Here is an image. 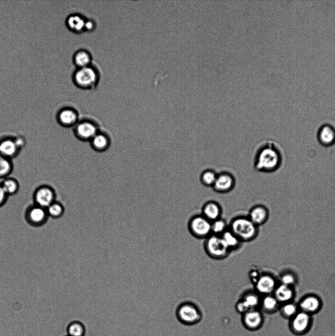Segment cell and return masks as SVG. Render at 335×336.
Returning <instances> with one entry per match:
<instances>
[{
    "label": "cell",
    "mask_w": 335,
    "mask_h": 336,
    "mask_svg": "<svg viewBox=\"0 0 335 336\" xmlns=\"http://www.w3.org/2000/svg\"><path fill=\"white\" fill-rule=\"evenodd\" d=\"M13 169L12 160L0 154V180L10 176Z\"/></svg>",
    "instance_id": "obj_28"
},
{
    "label": "cell",
    "mask_w": 335,
    "mask_h": 336,
    "mask_svg": "<svg viewBox=\"0 0 335 336\" xmlns=\"http://www.w3.org/2000/svg\"><path fill=\"white\" fill-rule=\"evenodd\" d=\"M14 140L18 148L22 151L26 145V140L22 135L14 136Z\"/></svg>",
    "instance_id": "obj_37"
},
{
    "label": "cell",
    "mask_w": 335,
    "mask_h": 336,
    "mask_svg": "<svg viewBox=\"0 0 335 336\" xmlns=\"http://www.w3.org/2000/svg\"><path fill=\"white\" fill-rule=\"evenodd\" d=\"M21 151L16 144L14 136H5L0 139V154L12 160Z\"/></svg>",
    "instance_id": "obj_16"
},
{
    "label": "cell",
    "mask_w": 335,
    "mask_h": 336,
    "mask_svg": "<svg viewBox=\"0 0 335 336\" xmlns=\"http://www.w3.org/2000/svg\"><path fill=\"white\" fill-rule=\"evenodd\" d=\"M49 217L45 208L34 204L28 206L25 212V218L27 222L34 227L44 225Z\"/></svg>",
    "instance_id": "obj_10"
},
{
    "label": "cell",
    "mask_w": 335,
    "mask_h": 336,
    "mask_svg": "<svg viewBox=\"0 0 335 336\" xmlns=\"http://www.w3.org/2000/svg\"><path fill=\"white\" fill-rule=\"evenodd\" d=\"M279 303L274 295H267L261 297L259 309L262 312L272 314L279 309Z\"/></svg>",
    "instance_id": "obj_24"
},
{
    "label": "cell",
    "mask_w": 335,
    "mask_h": 336,
    "mask_svg": "<svg viewBox=\"0 0 335 336\" xmlns=\"http://www.w3.org/2000/svg\"><path fill=\"white\" fill-rule=\"evenodd\" d=\"M228 229L243 242L254 240L258 234V227L248 216L239 215L230 221Z\"/></svg>",
    "instance_id": "obj_2"
},
{
    "label": "cell",
    "mask_w": 335,
    "mask_h": 336,
    "mask_svg": "<svg viewBox=\"0 0 335 336\" xmlns=\"http://www.w3.org/2000/svg\"><path fill=\"white\" fill-rule=\"evenodd\" d=\"M222 208L221 205L214 200H209L203 205L201 214L211 222L221 218Z\"/></svg>",
    "instance_id": "obj_18"
},
{
    "label": "cell",
    "mask_w": 335,
    "mask_h": 336,
    "mask_svg": "<svg viewBox=\"0 0 335 336\" xmlns=\"http://www.w3.org/2000/svg\"><path fill=\"white\" fill-rule=\"evenodd\" d=\"M56 190L48 184H41L37 186L32 195L33 204L45 209L56 200Z\"/></svg>",
    "instance_id": "obj_9"
},
{
    "label": "cell",
    "mask_w": 335,
    "mask_h": 336,
    "mask_svg": "<svg viewBox=\"0 0 335 336\" xmlns=\"http://www.w3.org/2000/svg\"><path fill=\"white\" fill-rule=\"evenodd\" d=\"M281 284L290 287L295 282L294 276L291 274H285L281 278Z\"/></svg>",
    "instance_id": "obj_34"
},
{
    "label": "cell",
    "mask_w": 335,
    "mask_h": 336,
    "mask_svg": "<svg viewBox=\"0 0 335 336\" xmlns=\"http://www.w3.org/2000/svg\"><path fill=\"white\" fill-rule=\"evenodd\" d=\"M204 249L211 258L221 260L227 257L231 251L220 236L211 234L205 239Z\"/></svg>",
    "instance_id": "obj_6"
},
{
    "label": "cell",
    "mask_w": 335,
    "mask_h": 336,
    "mask_svg": "<svg viewBox=\"0 0 335 336\" xmlns=\"http://www.w3.org/2000/svg\"><path fill=\"white\" fill-rule=\"evenodd\" d=\"M274 296L279 303L283 304L291 302L293 292L291 287L281 284L275 288Z\"/></svg>",
    "instance_id": "obj_25"
},
{
    "label": "cell",
    "mask_w": 335,
    "mask_h": 336,
    "mask_svg": "<svg viewBox=\"0 0 335 336\" xmlns=\"http://www.w3.org/2000/svg\"><path fill=\"white\" fill-rule=\"evenodd\" d=\"M235 308L236 311L241 315L250 310L246 305L240 299L236 303Z\"/></svg>",
    "instance_id": "obj_36"
},
{
    "label": "cell",
    "mask_w": 335,
    "mask_h": 336,
    "mask_svg": "<svg viewBox=\"0 0 335 336\" xmlns=\"http://www.w3.org/2000/svg\"><path fill=\"white\" fill-rule=\"evenodd\" d=\"M240 299L250 310L259 309L261 297L255 290H249L245 292L241 295Z\"/></svg>",
    "instance_id": "obj_23"
},
{
    "label": "cell",
    "mask_w": 335,
    "mask_h": 336,
    "mask_svg": "<svg viewBox=\"0 0 335 336\" xmlns=\"http://www.w3.org/2000/svg\"><path fill=\"white\" fill-rule=\"evenodd\" d=\"M236 185V180L231 173L223 171L218 173L215 183L212 187L214 191L225 194L231 191Z\"/></svg>",
    "instance_id": "obj_13"
},
{
    "label": "cell",
    "mask_w": 335,
    "mask_h": 336,
    "mask_svg": "<svg viewBox=\"0 0 335 336\" xmlns=\"http://www.w3.org/2000/svg\"><path fill=\"white\" fill-rule=\"evenodd\" d=\"M68 336V335H66V336Z\"/></svg>",
    "instance_id": "obj_40"
},
{
    "label": "cell",
    "mask_w": 335,
    "mask_h": 336,
    "mask_svg": "<svg viewBox=\"0 0 335 336\" xmlns=\"http://www.w3.org/2000/svg\"><path fill=\"white\" fill-rule=\"evenodd\" d=\"M217 175L218 173L214 169H206L201 173L199 180L203 185L212 187L215 183Z\"/></svg>",
    "instance_id": "obj_29"
},
{
    "label": "cell",
    "mask_w": 335,
    "mask_h": 336,
    "mask_svg": "<svg viewBox=\"0 0 335 336\" xmlns=\"http://www.w3.org/2000/svg\"><path fill=\"white\" fill-rule=\"evenodd\" d=\"M85 328L83 323L79 321H73L69 323L66 329L69 336H84Z\"/></svg>",
    "instance_id": "obj_30"
},
{
    "label": "cell",
    "mask_w": 335,
    "mask_h": 336,
    "mask_svg": "<svg viewBox=\"0 0 335 336\" xmlns=\"http://www.w3.org/2000/svg\"><path fill=\"white\" fill-rule=\"evenodd\" d=\"M46 209L49 217L55 219L61 217L65 211L63 205L57 200L54 201Z\"/></svg>",
    "instance_id": "obj_31"
},
{
    "label": "cell",
    "mask_w": 335,
    "mask_h": 336,
    "mask_svg": "<svg viewBox=\"0 0 335 336\" xmlns=\"http://www.w3.org/2000/svg\"><path fill=\"white\" fill-rule=\"evenodd\" d=\"M175 314L177 320L186 326L196 325L201 321L203 317L200 307L190 301L180 304L176 309Z\"/></svg>",
    "instance_id": "obj_4"
},
{
    "label": "cell",
    "mask_w": 335,
    "mask_h": 336,
    "mask_svg": "<svg viewBox=\"0 0 335 336\" xmlns=\"http://www.w3.org/2000/svg\"><path fill=\"white\" fill-rule=\"evenodd\" d=\"M282 160L280 148L274 142L267 141L257 149L254 157L253 168L258 172H273L279 168Z\"/></svg>",
    "instance_id": "obj_1"
},
{
    "label": "cell",
    "mask_w": 335,
    "mask_h": 336,
    "mask_svg": "<svg viewBox=\"0 0 335 336\" xmlns=\"http://www.w3.org/2000/svg\"><path fill=\"white\" fill-rule=\"evenodd\" d=\"M8 197L0 183V208L6 203Z\"/></svg>",
    "instance_id": "obj_39"
},
{
    "label": "cell",
    "mask_w": 335,
    "mask_h": 336,
    "mask_svg": "<svg viewBox=\"0 0 335 336\" xmlns=\"http://www.w3.org/2000/svg\"><path fill=\"white\" fill-rule=\"evenodd\" d=\"M241 316V322L243 326L250 331L259 330L264 322L263 312L259 309H251Z\"/></svg>",
    "instance_id": "obj_12"
},
{
    "label": "cell",
    "mask_w": 335,
    "mask_h": 336,
    "mask_svg": "<svg viewBox=\"0 0 335 336\" xmlns=\"http://www.w3.org/2000/svg\"><path fill=\"white\" fill-rule=\"evenodd\" d=\"M190 233L199 239H206L212 234L211 222L201 214L192 216L188 222Z\"/></svg>",
    "instance_id": "obj_7"
},
{
    "label": "cell",
    "mask_w": 335,
    "mask_h": 336,
    "mask_svg": "<svg viewBox=\"0 0 335 336\" xmlns=\"http://www.w3.org/2000/svg\"><path fill=\"white\" fill-rule=\"evenodd\" d=\"M96 28V23L95 21L91 19L86 20L84 26V31L91 32L93 31Z\"/></svg>",
    "instance_id": "obj_38"
},
{
    "label": "cell",
    "mask_w": 335,
    "mask_h": 336,
    "mask_svg": "<svg viewBox=\"0 0 335 336\" xmlns=\"http://www.w3.org/2000/svg\"><path fill=\"white\" fill-rule=\"evenodd\" d=\"M289 321V327L291 333L297 336H302L310 330L313 319L311 315L299 310Z\"/></svg>",
    "instance_id": "obj_8"
},
{
    "label": "cell",
    "mask_w": 335,
    "mask_h": 336,
    "mask_svg": "<svg viewBox=\"0 0 335 336\" xmlns=\"http://www.w3.org/2000/svg\"><path fill=\"white\" fill-rule=\"evenodd\" d=\"M247 216L254 224L258 227L267 221L269 216V212L265 206L258 204L251 208Z\"/></svg>",
    "instance_id": "obj_19"
},
{
    "label": "cell",
    "mask_w": 335,
    "mask_h": 336,
    "mask_svg": "<svg viewBox=\"0 0 335 336\" xmlns=\"http://www.w3.org/2000/svg\"><path fill=\"white\" fill-rule=\"evenodd\" d=\"M72 61L76 68H82L92 64V57L89 51L81 49L74 53Z\"/></svg>",
    "instance_id": "obj_22"
},
{
    "label": "cell",
    "mask_w": 335,
    "mask_h": 336,
    "mask_svg": "<svg viewBox=\"0 0 335 336\" xmlns=\"http://www.w3.org/2000/svg\"><path fill=\"white\" fill-rule=\"evenodd\" d=\"M254 290L260 295H270L275 291L276 283L275 278L267 274H261L253 285Z\"/></svg>",
    "instance_id": "obj_15"
},
{
    "label": "cell",
    "mask_w": 335,
    "mask_h": 336,
    "mask_svg": "<svg viewBox=\"0 0 335 336\" xmlns=\"http://www.w3.org/2000/svg\"><path fill=\"white\" fill-rule=\"evenodd\" d=\"M56 118L57 123L65 128H73L80 119L78 110L71 106L61 107L57 111Z\"/></svg>",
    "instance_id": "obj_11"
},
{
    "label": "cell",
    "mask_w": 335,
    "mask_h": 336,
    "mask_svg": "<svg viewBox=\"0 0 335 336\" xmlns=\"http://www.w3.org/2000/svg\"><path fill=\"white\" fill-rule=\"evenodd\" d=\"M100 77L99 71L93 64L84 67L76 68L72 76L74 85L83 90L94 89L99 83Z\"/></svg>",
    "instance_id": "obj_3"
},
{
    "label": "cell",
    "mask_w": 335,
    "mask_h": 336,
    "mask_svg": "<svg viewBox=\"0 0 335 336\" xmlns=\"http://www.w3.org/2000/svg\"><path fill=\"white\" fill-rule=\"evenodd\" d=\"M220 236L231 251L239 248L242 243L239 238L228 228Z\"/></svg>",
    "instance_id": "obj_27"
},
{
    "label": "cell",
    "mask_w": 335,
    "mask_h": 336,
    "mask_svg": "<svg viewBox=\"0 0 335 336\" xmlns=\"http://www.w3.org/2000/svg\"><path fill=\"white\" fill-rule=\"evenodd\" d=\"M86 19L79 13H72L68 15L65 20L66 27L71 31L80 33L84 31V26Z\"/></svg>",
    "instance_id": "obj_20"
},
{
    "label": "cell",
    "mask_w": 335,
    "mask_h": 336,
    "mask_svg": "<svg viewBox=\"0 0 335 336\" xmlns=\"http://www.w3.org/2000/svg\"><path fill=\"white\" fill-rule=\"evenodd\" d=\"M317 138L323 146L333 145L335 143V129L328 124L322 125L318 131Z\"/></svg>",
    "instance_id": "obj_21"
},
{
    "label": "cell",
    "mask_w": 335,
    "mask_h": 336,
    "mask_svg": "<svg viewBox=\"0 0 335 336\" xmlns=\"http://www.w3.org/2000/svg\"><path fill=\"white\" fill-rule=\"evenodd\" d=\"M89 142L94 151L102 153L110 148L112 144V138L109 133L101 129Z\"/></svg>",
    "instance_id": "obj_14"
},
{
    "label": "cell",
    "mask_w": 335,
    "mask_h": 336,
    "mask_svg": "<svg viewBox=\"0 0 335 336\" xmlns=\"http://www.w3.org/2000/svg\"><path fill=\"white\" fill-rule=\"evenodd\" d=\"M322 303L320 299L315 295H308L304 297L299 304L300 310L311 315L318 312L321 309Z\"/></svg>",
    "instance_id": "obj_17"
},
{
    "label": "cell",
    "mask_w": 335,
    "mask_h": 336,
    "mask_svg": "<svg viewBox=\"0 0 335 336\" xmlns=\"http://www.w3.org/2000/svg\"><path fill=\"white\" fill-rule=\"evenodd\" d=\"M228 228L226 222L222 218L211 222L212 234L221 236Z\"/></svg>",
    "instance_id": "obj_33"
},
{
    "label": "cell",
    "mask_w": 335,
    "mask_h": 336,
    "mask_svg": "<svg viewBox=\"0 0 335 336\" xmlns=\"http://www.w3.org/2000/svg\"><path fill=\"white\" fill-rule=\"evenodd\" d=\"M261 274L256 268H251L249 272V277L253 285L256 283Z\"/></svg>",
    "instance_id": "obj_35"
},
{
    "label": "cell",
    "mask_w": 335,
    "mask_h": 336,
    "mask_svg": "<svg viewBox=\"0 0 335 336\" xmlns=\"http://www.w3.org/2000/svg\"><path fill=\"white\" fill-rule=\"evenodd\" d=\"M0 183L8 196L16 194L19 190V182L10 176L2 180Z\"/></svg>",
    "instance_id": "obj_26"
},
{
    "label": "cell",
    "mask_w": 335,
    "mask_h": 336,
    "mask_svg": "<svg viewBox=\"0 0 335 336\" xmlns=\"http://www.w3.org/2000/svg\"><path fill=\"white\" fill-rule=\"evenodd\" d=\"M299 310L298 305L291 302L283 304L280 308L282 316L288 320L295 316Z\"/></svg>",
    "instance_id": "obj_32"
},
{
    "label": "cell",
    "mask_w": 335,
    "mask_h": 336,
    "mask_svg": "<svg viewBox=\"0 0 335 336\" xmlns=\"http://www.w3.org/2000/svg\"><path fill=\"white\" fill-rule=\"evenodd\" d=\"M72 128L74 136L84 142H89L101 129L99 122L90 117L80 118Z\"/></svg>",
    "instance_id": "obj_5"
}]
</instances>
